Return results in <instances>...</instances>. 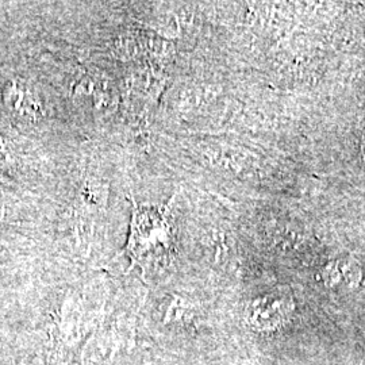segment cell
Here are the masks:
<instances>
[{
	"label": "cell",
	"mask_w": 365,
	"mask_h": 365,
	"mask_svg": "<svg viewBox=\"0 0 365 365\" xmlns=\"http://www.w3.org/2000/svg\"><path fill=\"white\" fill-rule=\"evenodd\" d=\"M173 247L170 206L133 203L126 252L133 262L150 264L167 259Z\"/></svg>",
	"instance_id": "1"
},
{
	"label": "cell",
	"mask_w": 365,
	"mask_h": 365,
	"mask_svg": "<svg viewBox=\"0 0 365 365\" xmlns=\"http://www.w3.org/2000/svg\"><path fill=\"white\" fill-rule=\"evenodd\" d=\"M294 313V303L288 297L269 294L252 300L247 309V322L257 331H274L284 327Z\"/></svg>",
	"instance_id": "2"
},
{
	"label": "cell",
	"mask_w": 365,
	"mask_h": 365,
	"mask_svg": "<svg viewBox=\"0 0 365 365\" xmlns=\"http://www.w3.org/2000/svg\"><path fill=\"white\" fill-rule=\"evenodd\" d=\"M317 279L327 289L352 292L361 287L364 282V268L354 259H336L321 268Z\"/></svg>",
	"instance_id": "3"
},
{
	"label": "cell",
	"mask_w": 365,
	"mask_h": 365,
	"mask_svg": "<svg viewBox=\"0 0 365 365\" xmlns=\"http://www.w3.org/2000/svg\"><path fill=\"white\" fill-rule=\"evenodd\" d=\"M4 101L22 117L38 119L42 115L38 96L24 81H13L4 92Z\"/></svg>",
	"instance_id": "4"
}]
</instances>
